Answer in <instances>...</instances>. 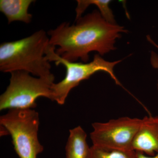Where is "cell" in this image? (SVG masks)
<instances>
[{
    "instance_id": "6da1fadb",
    "label": "cell",
    "mask_w": 158,
    "mask_h": 158,
    "mask_svg": "<svg viewBox=\"0 0 158 158\" xmlns=\"http://www.w3.org/2000/svg\"><path fill=\"white\" fill-rule=\"evenodd\" d=\"M76 25L62 23L48 32L49 44L58 48L56 52L62 59L75 62L80 59L88 62L89 53L98 52L102 56L115 50L114 44L120 34L127 31L117 24L108 22L100 12L94 11L77 20Z\"/></svg>"
},
{
    "instance_id": "7a4b0ae2",
    "label": "cell",
    "mask_w": 158,
    "mask_h": 158,
    "mask_svg": "<svg viewBox=\"0 0 158 158\" xmlns=\"http://www.w3.org/2000/svg\"><path fill=\"white\" fill-rule=\"evenodd\" d=\"M49 37L43 30L23 39L3 43L0 45V71L10 73L27 72L37 77L54 81L49 61L46 52Z\"/></svg>"
},
{
    "instance_id": "3957f363",
    "label": "cell",
    "mask_w": 158,
    "mask_h": 158,
    "mask_svg": "<svg viewBox=\"0 0 158 158\" xmlns=\"http://www.w3.org/2000/svg\"><path fill=\"white\" fill-rule=\"evenodd\" d=\"M56 48L50 45L46 56L50 62H54L58 66L62 65L66 69L65 78L58 83H53L52 90L53 93L54 101L58 104L65 103L71 90L77 87L84 80L89 79L98 72L104 71L110 75L116 85L121 86L114 72V68L122 60L110 62L106 61L98 54L95 55L93 61L89 63L71 62L62 59L56 52Z\"/></svg>"
},
{
    "instance_id": "277c9868",
    "label": "cell",
    "mask_w": 158,
    "mask_h": 158,
    "mask_svg": "<svg viewBox=\"0 0 158 158\" xmlns=\"http://www.w3.org/2000/svg\"><path fill=\"white\" fill-rule=\"evenodd\" d=\"M39 124V114L34 109L9 110L0 117V124L9 131L20 158H37L43 151L38 140Z\"/></svg>"
},
{
    "instance_id": "5b68a950",
    "label": "cell",
    "mask_w": 158,
    "mask_h": 158,
    "mask_svg": "<svg viewBox=\"0 0 158 158\" xmlns=\"http://www.w3.org/2000/svg\"><path fill=\"white\" fill-rule=\"evenodd\" d=\"M10 83L0 96V110L34 109L38 98L45 97L54 101L52 90L53 81L35 77L23 71L11 73Z\"/></svg>"
},
{
    "instance_id": "8992f818",
    "label": "cell",
    "mask_w": 158,
    "mask_h": 158,
    "mask_svg": "<svg viewBox=\"0 0 158 158\" xmlns=\"http://www.w3.org/2000/svg\"><path fill=\"white\" fill-rule=\"evenodd\" d=\"M142 118L128 116L95 122L90 137L93 146L108 150H133L132 144Z\"/></svg>"
},
{
    "instance_id": "52a82bcc",
    "label": "cell",
    "mask_w": 158,
    "mask_h": 158,
    "mask_svg": "<svg viewBox=\"0 0 158 158\" xmlns=\"http://www.w3.org/2000/svg\"><path fill=\"white\" fill-rule=\"evenodd\" d=\"M132 149L148 156L158 153V116H145L133 141Z\"/></svg>"
},
{
    "instance_id": "ba28073f",
    "label": "cell",
    "mask_w": 158,
    "mask_h": 158,
    "mask_svg": "<svg viewBox=\"0 0 158 158\" xmlns=\"http://www.w3.org/2000/svg\"><path fill=\"white\" fill-rule=\"evenodd\" d=\"M33 0H1L0 11L8 19V23L20 21L30 23L33 15L28 12L29 7L35 2Z\"/></svg>"
},
{
    "instance_id": "9c48e42d",
    "label": "cell",
    "mask_w": 158,
    "mask_h": 158,
    "mask_svg": "<svg viewBox=\"0 0 158 158\" xmlns=\"http://www.w3.org/2000/svg\"><path fill=\"white\" fill-rule=\"evenodd\" d=\"M87 135L80 126L69 130L65 146V158H88L90 147L87 140Z\"/></svg>"
},
{
    "instance_id": "30bf717a",
    "label": "cell",
    "mask_w": 158,
    "mask_h": 158,
    "mask_svg": "<svg viewBox=\"0 0 158 158\" xmlns=\"http://www.w3.org/2000/svg\"><path fill=\"white\" fill-rule=\"evenodd\" d=\"M77 2V6L76 9V21L82 17V15L89 6L94 5L99 9L102 16L107 22L116 24L113 11L109 6L111 2L110 0H78Z\"/></svg>"
},
{
    "instance_id": "8fae6325",
    "label": "cell",
    "mask_w": 158,
    "mask_h": 158,
    "mask_svg": "<svg viewBox=\"0 0 158 158\" xmlns=\"http://www.w3.org/2000/svg\"><path fill=\"white\" fill-rule=\"evenodd\" d=\"M88 158H137V153L134 150H108L92 145Z\"/></svg>"
},
{
    "instance_id": "7c38bea8",
    "label": "cell",
    "mask_w": 158,
    "mask_h": 158,
    "mask_svg": "<svg viewBox=\"0 0 158 158\" xmlns=\"http://www.w3.org/2000/svg\"><path fill=\"white\" fill-rule=\"evenodd\" d=\"M151 63L152 65L154 68L158 69V56L154 52H152L151 57ZM157 89L158 90V81Z\"/></svg>"
},
{
    "instance_id": "4fadbf2b",
    "label": "cell",
    "mask_w": 158,
    "mask_h": 158,
    "mask_svg": "<svg viewBox=\"0 0 158 158\" xmlns=\"http://www.w3.org/2000/svg\"><path fill=\"white\" fill-rule=\"evenodd\" d=\"M137 153V158H158V153L154 156H148L141 152Z\"/></svg>"
},
{
    "instance_id": "5bb4252c",
    "label": "cell",
    "mask_w": 158,
    "mask_h": 158,
    "mask_svg": "<svg viewBox=\"0 0 158 158\" xmlns=\"http://www.w3.org/2000/svg\"><path fill=\"white\" fill-rule=\"evenodd\" d=\"M148 40L152 44H153L155 46H156V47L157 48H158V45L156 44L154 42L153 40H152V39L151 38V37H148V36L147 37Z\"/></svg>"
}]
</instances>
